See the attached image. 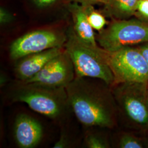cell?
Returning a JSON list of instances; mask_svg holds the SVG:
<instances>
[{"mask_svg":"<svg viewBox=\"0 0 148 148\" xmlns=\"http://www.w3.org/2000/svg\"><path fill=\"white\" fill-rule=\"evenodd\" d=\"M14 134L16 143L20 148H34L42 138V126L34 117L21 114L16 117Z\"/></svg>","mask_w":148,"mask_h":148,"instance_id":"9c48e42d","label":"cell"},{"mask_svg":"<svg viewBox=\"0 0 148 148\" xmlns=\"http://www.w3.org/2000/svg\"><path fill=\"white\" fill-rule=\"evenodd\" d=\"M138 49L148 64V42L142 43Z\"/></svg>","mask_w":148,"mask_h":148,"instance_id":"d6986e66","label":"cell"},{"mask_svg":"<svg viewBox=\"0 0 148 148\" xmlns=\"http://www.w3.org/2000/svg\"><path fill=\"white\" fill-rule=\"evenodd\" d=\"M13 19V16L5 8L1 7L0 8V23L4 25L10 23Z\"/></svg>","mask_w":148,"mask_h":148,"instance_id":"e0dca14e","label":"cell"},{"mask_svg":"<svg viewBox=\"0 0 148 148\" xmlns=\"http://www.w3.org/2000/svg\"><path fill=\"white\" fill-rule=\"evenodd\" d=\"M146 143H147V147H148V139H147V142H146Z\"/></svg>","mask_w":148,"mask_h":148,"instance_id":"603a6c76","label":"cell"},{"mask_svg":"<svg viewBox=\"0 0 148 148\" xmlns=\"http://www.w3.org/2000/svg\"></svg>","mask_w":148,"mask_h":148,"instance_id":"cb8c5ba5","label":"cell"},{"mask_svg":"<svg viewBox=\"0 0 148 148\" xmlns=\"http://www.w3.org/2000/svg\"><path fill=\"white\" fill-rule=\"evenodd\" d=\"M63 47L54 48L28 55L17 60L14 72L21 81H25L38 73L53 58L63 52Z\"/></svg>","mask_w":148,"mask_h":148,"instance_id":"30bf717a","label":"cell"},{"mask_svg":"<svg viewBox=\"0 0 148 148\" xmlns=\"http://www.w3.org/2000/svg\"><path fill=\"white\" fill-rule=\"evenodd\" d=\"M73 2H76L81 5L84 6H89V5H93L98 3H101V0H71Z\"/></svg>","mask_w":148,"mask_h":148,"instance_id":"ac0fdd59","label":"cell"},{"mask_svg":"<svg viewBox=\"0 0 148 148\" xmlns=\"http://www.w3.org/2000/svg\"><path fill=\"white\" fill-rule=\"evenodd\" d=\"M64 46L74 65L75 76L98 79L109 86L114 85L115 79L108 63V51L82 41L73 27L67 32Z\"/></svg>","mask_w":148,"mask_h":148,"instance_id":"7a4b0ae2","label":"cell"},{"mask_svg":"<svg viewBox=\"0 0 148 148\" xmlns=\"http://www.w3.org/2000/svg\"><path fill=\"white\" fill-rule=\"evenodd\" d=\"M101 48L114 52L123 48L148 42V23L138 18L114 19L96 37Z\"/></svg>","mask_w":148,"mask_h":148,"instance_id":"5b68a950","label":"cell"},{"mask_svg":"<svg viewBox=\"0 0 148 148\" xmlns=\"http://www.w3.org/2000/svg\"><path fill=\"white\" fill-rule=\"evenodd\" d=\"M85 147L89 148H109V144L104 138L96 134H89L85 139Z\"/></svg>","mask_w":148,"mask_h":148,"instance_id":"5bb4252c","label":"cell"},{"mask_svg":"<svg viewBox=\"0 0 148 148\" xmlns=\"http://www.w3.org/2000/svg\"><path fill=\"white\" fill-rule=\"evenodd\" d=\"M99 79L75 76L65 87L69 106L85 126L112 128L116 124V103L108 85Z\"/></svg>","mask_w":148,"mask_h":148,"instance_id":"6da1fadb","label":"cell"},{"mask_svg":"<svg viewBox=\"0 0 148 148\" xmlns=\"http://www.w3.org/2000/svg\"><path fill=\"white\" fill-rule=\"evenodd\" d=\"M68 10L73 21V28L77 36L90 46H98L94 29L90 26L88 20L87 7L73 2L69 5Z\"/></svg>","mask_w":148,"mask_h":148,"instance_id":"8fae6325","label":"cell"},{"mask_svg":"<svg viewBox=\"0 0 148 148\" xmlns=\"http://www.w3.org/2000/svg\"><path fill=\"white\" fill-rule=\"evenodd\" d=\"M68 145V142L67 139L64 137H61L60 139L54 145L53 148H64L67 147Z\"/></svg>","mask_w":148,"mask_h":148,"instance_id":"44dd1931","label":"cell"},{"mask_svg":"<svg viewBox=\"0 0 148 148\" xmlns=\"http://www.w3.org/2000/svg\"><path fill=\"white\" fill-rule=\"evenodd\" d=\"M140 0H109L105 5L108 16L114 19H128L135 16Z\"/></svg>","mask_w":148,"mask_h":148,"instance_id":"7c38bea8","label":"cell"},{"mask_svg":"<svg viewBox=\"0 0 148 148\" xmlns=\"http://www.w3.org/2000/svg\"><path fill=\"white\" fill-rule=\"evenodd\" d=\"M87 7L88 20L92 27L97 31L101 32L106 24V18L102 14L95 11L93 5Z\"/></svg>","mask_w":148,"mask_h":148,"instance_id":"4fadbf2b","label":"cell"},{"mask_svg":"<svg viewBox=\"0 0 148 148\" xmlns=\"http://www.w3.org/2000/svg\"><path fill=\"white\" fill-rule=\"evenodd\" d=\"M135 16L138 19L148 23V0H140Z\"/></svg>","mask_w":148,"mask_h":148,"instance_id":"2e32d148","label":"cell"},{"mask_svg":"<svg viewBox=\"0 0 148 148\" xmlns=\"http://www.w3.org/2000/svg\"><path fill=\"white\" fill-rule=\"evenodd\" d=\"M109 1V0H101V3H103L104 5H106V3Z\"/></svg>","mask_w":148,"mask_h":148,"instance_id":"7402d4cb","label":"cell"},{"mask_svg":"<svg viewBox=\"0 0 148 148\" xmlns=\"http://www.w3.org/2000/svg\"><path fill=\"white\" fill-rule=\"evenodd\" d=\"M57 0H33L35 5L39 7H45L51 5Z\"/></svg>","mask_w":148,"mask_h":148,"instance_id":"ffe728a7","label":"cell"},{"mask_svg":"<svg viewBox=\"0 0 148 148\" xmlns=\"http://www.w3.org/2000/svg\"><path fill=\"white\" fill-rule=\"evenodd\" d=\"M75 77L74 65L64 49L31 79L23 82L65 88Z\"/></svg>","mask_w":148,"mask_h":148,"instance_id":"ba28073f","label":"cell"},{"mask_svg":"<svg viewBox=\"0 0 148 148\" xmlns=\"http://www.w3.org/2000/svg\"><path fill=\"white\" fill-rule=\"evenodd\" d=\"M112 92L117 108L133 125L148 131V83H121Z\"/></svg>","mask_w":148,"mask_h":148,"instance_id":"277c9868","label":"cell"},{"mask_svg":"<svg viewBox=\"0 0 148 148\" xmlns=\"http://www.w3.org/2000/svg\"><path fill=\"white\" fill-rule=\"evenodd\" d=\"M119 146L121 148H142L144 144L140 139L135 136L125 134L120 138Z\"/></svg>","mask_w":148,"mask_h":148,"instance_id":"9a60e30c","label":"cell"},{"mask_svg":"<svg viewBox=\"0 0 148 148\" xmlns=\"http://www.w3.org/2000/svg\"><path fill=\"white\" fill-rule=\"evenodd\" d=\"M108 63L114 76V85L148 83V64L138 48L128 46L109 52Z\"/></svg>","mask_w":148,"mask_h":148,"instance_id":"8992f818","label":"cell"},{"mask_svg":"<svg viewBox=\"0 0 148 148\" xmlns=\"http://www.w3.org/2000/svg\"><path fill=\"white\" fill-rule=\"evenodd\" d=\"M12 101L26 103L33 111L54 120L63 116L69 109L65 87L19 81L12 92Z\"/></svg>","mask_w":148,"mask_h":148,"instance_id":"3957f363","label":"cell"},{"mask_svg":"<svg viewBox=\"0 0 148 148\" xmlns=\"http://www.w3.org/2000/svg\"><path fill=\"white\" fill-rule=\"evenodd\" d=\"M66 35L51 30L29 32L16 39L10 46V57L17 60L28 55L39 53L54 48L63 47Z\"/></svg>","mask_w":148,"mask_h":148,"instance_id":"52a82bcc","label":"cell"}]
</instances>
